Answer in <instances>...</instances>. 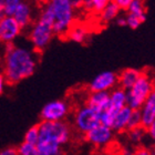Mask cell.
Wrapping results in <instances>:
<instances>
[{
    "mask_svg": "<svg viewBox=\"0 0 155 155\" xmlns=\"http://www.w3.org/2000/svg\"><path fill=\"white\" fill-rule=\"evenodd\" d=\"M38 64V51L13 42L6 43L2 75L7 83L17 84L35 73Z\"/></svg>",
    "mask_w": 155,
    "mask_h": 155,
    "instance_id": "obj_1",
    "label": "cell"
},
{
    "mask_svg": "<svg viewBox=\"0 0 155 155\" xmlns=\"http://www.w3.org/2000/svg\"><path fill=\"white\" fill-rule=\"evenodd\" d=\"M39 125V140L37 143L39 155L61 154L62 146L71 137V129L64 121H43Z\"/></svg>",
    "mask_w": 155,
    "mask_h": 155,
    "instance_id": "obj_2",
    "label": "cell"
},
{
    "mask_svg": "<svg viewBox=\"0 0 155 155\" xmlns=\"http://www.w3.org/2000/svg\"><path fill=\"white\" fill-rule=\"evenodd\" d=\"M42 9L48 13L53 23L55 36L67 37L74 25V7L69 0H47Z\"/></svg>",
    "mask_w": 155,
    "mask_h": 155,
    "instance_id": "obj_3",
    "label": "cell"
},
{
    "mask_svg": "<svg viewBox=\"0 0 155 155\" xmlns=\"http://www.w3.org/2000/svg\"><path fill=\"white\" fill-rule=\"evenodd\" d=\"M54 36L55 33L51 18L42 9L39 15L38 20L31 27L29 31V36H28L29 41L31 42L32 48L40 52L48 47Z\"/></svg>",
    "mask_w": 155,
    "mask_h": 155,
    "instance_id": "obj_4",
    "label": "cell"
},
{
    "mask_svg": "<svg viewBox=\"0 0 155 155\" xmlns=\"http://www.w3.org/2000/svg\"><path fill=\"white\" fill-rule=\"evenodd\" d=\"M155 89L154 80L152 75L143 71L139 80L136 81L131 89L126 90L127 105L132 109H141L143 103Z\"/></svg>",
    "mask_w": 155,
    "mask_h": 155,
    "instance_id": "obj_5",
    "label": "cell"
},
{
    "mask_svg": "<svg viewBox=\"0 0 155 155\" xmlns=\"http://www.w3.org/2000/svg\"><path fill=\"white\" fill-rule=\"evenodd\" d=\"M101 123V113L87 103L77 109L73 115V126L83 135Z\"/></svg>",
    "mask_w": 155,
    "mask_h": 155,
    "instance_id": "obj_6",
    "label": "cell"
},
{
    "mask_svg": "<svg viewBox=\"0 0 155 155\" xmlns=\"http://www.w3.org/2000/svg\"><path fill=\"white\" fill-rule=\"evenodd\" d=\"M127 105L126 100V90L119 85L110 91V103L109 107L101 113V122L112 127V123L116 113L121 109Z\"/></svg>",
    "mask_w": 155,
    "mask_h": 155,
    "instance_id": "obj_7",
    "label": "cell"
},
{
    "mask_svg": "<svg viewBox=\"0 0 155 155\" xmlns=\"http://www.w3.org/2000/svg\"><path fill=\"white\" fill-rule=\"evenodd\" d=\"M114 131L111 126H107L103 123L99 124L94 129L84 134V139L91 145L95 146L97 149H102L104 146L111 144L114 137Z\"/></svg>",
    "mask_w": 155,
    "mask_h": 155,
    "instance_id": "obj_8",
    "label": "cell"
},
{
    "mask_svg": "<svg viewBox=\"0 0 155 155\" xmlns=\"http://www.w3.org/2000/svg\"><path fill=\"white\" fill-rule=\"evenodd\" d=\"M70 112L69 104L63 100L51 101L42 107L40 117L43 121H64Z\"/></svg>",
    "mask_w": 155,
    "mask_h": 155,
    "instance_id": "obj_9",
    "label": "cell"
},
{
    "mask_svg": "<svg viewBox=\"0 0 155 155\" xmlns=\"http://www.w3.org/2000/svg\"><path fill=\"white\" fill-rule=\"evenodd\" d=\"M22 27L13 16H2L0 19V40L1 42L11 43L20 36Z\"/></svg>",
    "mask_w": 155,
    "mask_h": 155,
    "instance_id": "obj_10",
    "label": "cell"
},
{
    "mask_svg": "<svg viewBox=\"0 0 155 155\" xmlns=\"http://www.w3.org/2000/svg\"><path fill=\"white\" fill-rule=\"evenodd\" d=\"M127 27L137 29L146 19V7L144 0H133L125 10Z\"/></svg>",
    "mask_w": 155,
    "mask_h": 155,
    "instance_id": "obj_11",
    "label": "cell"
},
{
    "mask_svg": "<svg viewBox=\"0 0 155 155\" xmlns=\"http://www.w3.org/2000/svg\"><path fill=\"white\" fill-rule=\"evenodd\" d=\"M119 84V75L113 71L101 72L87 85L89 92L111 91Z\"/></svg>",
    "mask_w": 155,
    "mask_h": 155,
    "instance_id": "obj_12",
    "label": "cell"
},
{
    "mask_svg": "<svg viewBox=\"0 0 155 155\" xmlns=\"http://www.w3.org/2000/svg\"><path fill=\"white\" fill-rule=\"evenodd\" d=\"M85 103L94 110L102 113L110 103V91H95L89 92Z\"/></svg>",
    "mask_w": 155,
    "mask_h": 155,
    "instance_id": "obj_13",
    "label": "cell"
},
{
    "mask_svg": "<svg viewBox=\"0 0 155 155\" xmlns=\"http://www.w3.org/2000/svg\"><path fill=\"white\" fill-rule=\"evenodd\" d=\"M142 113V125L147 129L155 121V89L140 109Z\"/></svg>",
    "mask_w": 155,
    "mask_h": 155,
    "instance_id": "obj_14",
    "label": "cell"
},
{
    "mask_svg": "<svg viewBox=\"0 0 155 155\" xmlns=\"http://www.w3.org/2000/svg\"><path fill=\"white\" fill-rule=\"evenodd\" d=\"M132 107H129V105H125L116 113L115 117L113 120V123H112V129L115 132H126L129 130V124L130 120H131V115H132Z\"/></svg>",
    "mask_w": 155,
    "mask_h": 155,
    "instance_id": "obj_15",
    "label": "cell"
},
{
    "mask_svg": "<svg viewBox=\"0 0 155 155\" xmlns=\"http://www.w3.org/2000/svg\"><path fill=\"white\" fill-rule=\"evenodd\" d=\"M143 71H140L137 69L127 68L120 72L119 74V85L125 90H129L134 85L136 81L139 80Z\"/></svg>",
    "mask_w": 155,
    "mask_h": 155,
    "instance_id": "obj_16",
    "label": "cell"
},
{
    "mask_svg": "<svg viewBox=\"0 0 155 155\" xmlns=\"http://www.w3.org/2000/svg\"><path fill=\"white\" fill-rule=\"evenodd\" d=\"M13 17L19 22L20 26L22 27V29L29 27L32 22V9H31L29 3L22 1L16 9Z\"/></svg>",
    "mask_w": 155,
    "mask_h": 155,
    "instance_id": "obj_17",
    "label": "cell"
},
{
    "mask_svg": "<svg viewBox=\"0 0 155 155\" xmlns=\"http://www.w3.org/2000/svg\"><path fill=\"white\" fill-rule=\"evenodd\" d=\"M67 38L77 43H84L89 39V30L83 25H73L69 30Z\"/></svg>",
    "mask_w": 155,
    "mask_h": 155,
    "instance_id": "obj_18",
    "label": "cell"
},
{
    "mask_svg": "<svg viewBox=\"0 0 155 155\" xmlns=\"http://www.w3.org/2000/svg\"><path fill=\"white\" fill-rule=\"evenodd\" d=\"M121 8H120L116 3H114L113 1H110L107 6L104 7L102 11H101L99 15H100V19L103 23H109L111 21L115 20L117 17L120 16V11H121Z\"/></svg>",
    "mask_w": 155,
    "mask_h": 155,
    "instance_id": "obj_19",
    "label": "cell"
},
{
    "mask_svg": "<svg viewBox=\"0 0 155 155\" xmlns=\"http://www.w3.org/2000/svg\"><path fill=\"white\" fill-rule=\"evenodd\" d=\"M111 0H82V8L87 12L99 13Z\"/></svg>",
    "mask_w": 155,
    "mask_h": 155,
    "instance_id": "obj_20",
    "label": "cell"
},
{
    "mask_svg": "<svg viewBox=\"0 0 155 155\" xmlns=\"http://www.w3.org/2000/svg\"><path fill=\"white\" fill-rule=\"evenodd\" d=\"M22 0H0V12L2 16H13Z\"/></svg>",
    "mask_w": 155,
    "mask_h": 155,
    "instance_id": "obj_21",
    "label": "cell"
},
{
    "mask_svg": "<svg viewBox=\"0 0 155 155\" xmlns=\"http://www.w3.org/2000/svg\"><path fill=\"white\" fill-rule=\"evenodd\" d=\"M127 132V137L133 144H140L142 142L143 137L147 133V129H145L144 126H137L134 129H130L126 131Z\"/></svg>",
    "mask_w": 155,
    "mask_h": 155,
    "instance_id": "obj_22",
    "label": "cell"
},
{
    "mask_svg": "<svg viewBox=\"0 0 155 155\" xmlns=\"http://www.w3.org/2000/svg\"><path fill=\"white\" fill-rule=\"evenodd\" d=\"M18 154L19 155H39L37 144H32V143L23 141V143H21L20 146L18 147Z\"/></svg>",
    "mask_w": 155,
    "mask_h": 155,
    "instance_id": "obj_23",
    "label": "cell"
},
{
    "mask_svg": "<svg viewBox=\"0 0 155 155\" xmlns=\"http://www.w3.org/2000/svg\"><path fill=\"white\" fill-rule=\"evenodd\" d=\"M39 140V125H33L31 126L25 134V141L32 144H37Z\"/></svg>",
    "mask_w": 155,
    "mask_h": 155,
    "instance_id": "obj_24",
    "label": "cell"
},
{
    "mask_svg": "<svg viewBox=\"0 0 155 155\" xmlns=\"http://www.w3.org/2000/svg\"><path fill=\"white\" fill-rule=\"evenodd\" d=\"M137 126H142V113H141L140 109H133L131 120H130L129 130L137 127Z\"/></svg>",
    "mask_w": 155,
    "mask_h": 155,
    "instance_id": "obj_25",
    "label": "cell"
},
{
    "mask_svg": "<svg viewBox=\"0 0 155 155\" xmlns=\"http://www.w3.org/2000/svg\"><path fill=\"white\" fill-rule=\"evenodd\" d=\"M111 1H113L114 3H116L122 10H126L127 7L130 6V3L132 2L133 0H111Z\"/></svg>",
    "mask_w": 155,
    "mask_h": 155,
    "instance_id": "obj_26",
    "label": "cell"
},
{
    "mask_svg": "<svg viewBox=\"0 0 155 155\" xmlns=\"http://www.w3.org/2000/svg\"><path fill=\"white\" fill-rule=\"evenodd\" d=\"M1 155H17L18 154V149H15V147H6L3 149L0 153Z\"/></svg>",
    "mask_w": 155,
    "mask_h": 155,
    "instance_id": "obj_27",
    "label": "cell"
},
{
    "mask_svg": "<svg viewBox=\"0 0 155 155\" xmlns=\"http://www.w3.org/2000/svg\"><path fill=\"white\" fill-rule=\"evenodd\" d=\"M147 134H149L150 137H151L155 143V121L147 127ZM154 151H155V146H154Z\"/></svg>",
    "mask_w": 155,
    "mask_h": 155,
    "instance_id": "obj_28",
    "label": "cell"
},
{
    "mask_svg": "<svg viewBox=\"0 0 155 155\" xmlns=\"http://www.w3.org/2000/svg\"><path fill=\"white\" fill-rule=\"evenodd\" d=\"M116 21V25L120 27H125L127 26V21H126V16L124 15V16H119L117 18L115 19Z\"/></svg>",
    "mask_w": 155,
    "mask_h": 155,
    "instance_id": "obj_29",
    "label": "cell"
},
{
    "mask_svg": "<svg viewBox=\"0 0 155 155\" xmlns=\"http://www.w3.org/2000/svg\"><path fill=\"white\" fill-rule=\"evenodd\" d=\"M69 1H70V3L74 7L75 9H78V8H82V0H69Z\"/></svg>",
    "mask_w": 155,
    "mask_h": 155,
    "instance_id": "obj_30",
    "label": "cell"
},
{
    "mask_svg": "<svg viewBox=\"0 0 155 155\" xmlns=\"http://www.w3.org/2000/svg\"><path fill=\"white\" fill-rule=\"evenodd\" d=\"M6 83H7V81H6V79H5V77L1 75V77H0V92H3V87H5Z\"/></svg>",
    "mask_w": 155,
    "mask_h": 155,
    "instance_id": "obj_31",
    "label": "cell"
},
{
    "mask_svg": "<svg viewBox=\"0 0 155 155\" xmlns=\"http://www.w3.org/2000/svg\"><path fill=\"white\" fill-rule=\"evenodd\" d=\"M136 154H145V155H149L150 154V151H147L146 149H140L136 151Z\"/></svg>",
    "mask_w": 155,
    "mask_h": 155,
    "instance_id": "obj_32",
    "label": "cell"
}]
</instances>
